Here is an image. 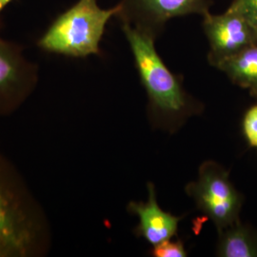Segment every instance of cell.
Listing matches in <instances>:
<instances>
[{
  "instance_id": "obj_12",
  "label": "cell",
  "mask_w": 257,
  "mask_h": 257,
  "mask_svg": "<svg viewBox=\"0 0 257 257\" xmlns=\"http://www.w3.org/2000/svg\"><path fill=\"white\" fill-rule=\"evenodd\" d=\"M242 131L250 147L257 149V104L251 106L243 117Z\"/></svg>"
},
{
  "instance_id": "obj_14",
  "label": "cell",
  "mask_w": 257,
  "mask_h": 257,
  "mask_svg": "<svg viewBox=\"0 0 257 257\" xmlns=\"http://www.w3.org/2000/svg\"><path fill=\"white\" fill-rule=\"evenodd\" d=\"M12 1H14V0H0V16H1L3 10L5 9Z\"/></svg>"
},
{
  "instance_id": "obj_7",
  "label": "cell",
  "mask_w": 257,
  "mask_h": 257,
  "mask_svg": "<svg viewBox=\"0 0 257 257\" xmlns=\"http://www.w3.org/2000/svg\"><path fill=\"white\" fill-rule=\"evenodd\" d=\"M204 35L209 44L208 61L216 67L245 48L257 43V32L231 4L221 14L211 11L202 17Z\"/></svg>"
},
{
  "instance_id": "obj_13",
  "label": "cell",
  "mask_w": 257,
  "mask_h": 257,
  "mask_svg": "<svg viewBox=\"0 0 257 257\" xmlns=\"http://www.w3.org/2000/svg\"><path fill=\"white\" fill-rule=\"evenodd\" d=\"M230 4L248 19L257 32V0H232Z\"/></svg>"
},
{
  "instance_id": "obj_10",
  "label": "cell",
  "mask_w": 257,
  "mask_h": 257,
  "mask_svg": "<svg viewBox=\"0 0 257 257\" xmlns=\"http://www.w3.org/2000/svg\"><path fill=\"white\" fill-rule=\"evenodd\" d=\"M216 255L257 257V233L240 221L218 231Z\"/></svg>"
},
{
  "instance_id": "obj_1",
  "label": "cell",
  "mask_w": 257,
  "mask_h": 257,
  "mask_svg": "<svg viewBox=\"0 0 257 257\" xmlns=\"http://www.w3.org/2000/svg\"><path fill=\"white\" fill-rule=\"evenodd\" d=\"M52 247L46 211L0 149V257H46Z\"/></svg>"
},
{
  "instance_id": "obj_3",
  "label": "cell",
  "mask_w": 257,
  "mask_h": 257,
  "mask_svg": "<svg viewBox=\"0 0 257 257\" xmlns=\"http://www.w3.org/2000/svg\"><path fill=\"white\" fill-rule=\"evenodd\" d=\"M119 12L118 3L104 9L97 0H77L54 19L37 46L49 54L73 58L99 55L106 27Z\"/></svg>"
},
{
  "instance_id": "obj_4",
  "label": "cell",
  "mask_w": 257,
  "mask_h": 257,
  "mask_svg": "<svg viewBox=\"0 0 257 257\" xmlns=\"http://www.w3.org/2000/svg\"><path fill=\"white\" fill-rule=\"evenodd\" d=\"M186 193L218 231L238 222L242 195L231 183L229 172L215 161L200 166L197 179L187 185Z\"/></svg>"
},
{
  "instance_id": "obj_5",
  "label": "cell",
  "mask_w": 257,
  "mask_h": 257,
  "mask_svg": "<svg viewBox=\"0 0 257 257\" xmlns=\"http://www.w3.org/2000/svg\"><path fill=\"white\" fill-rule=\"evenodd\" d=\"M39 67L24 54V47L0 37V118L20 110L36 92Z\"/></svg>"
},
{
  "instance_id": "obj_6",
  "label": "cell",
  "mask_w": 257,
  "mask_h": 257,
  "mask_svg": "<svg viewBox=\"0 0 257 257\" xmlns=\"http://www.w3.org/2000/svg\"><path fill=\"white\" fill-rule=\"evenodd\" d=\"M116 19L156 39L169 21L188 16H201L211 11L212 0H119Z\"/></svg>"
},
{
  "instance_id": "obj_9",
  "label": "cell",
  "mask_w": 257,
  "mask_h": 257,
  "mask_svg": "<svg viewBox=\"0 0 257 257\" xmlns=\"http://www.w3.org/2000/svg\"><path fill=\"white\" fill-rule=\"evenodd\" d=\"M215 68L233 84L257 97V43L223 60Z\"/></svg>"
},
{
  "instance_id": "obj_2",
  "label": "cell",
  "mask_w": 257,
  "mask_h": 257,
  "mask_svg": "<svg viewBox=\"0 0 257 257\" xmlns=\"http://www.w3.org/2000/svg\"><path fill=\"white\" fill-rule=\"evenodd\" d=\"M121 31L128 42L156 123L167 128H176L197 113V102L186 92L181 79L158 54L156 37L125 23H121Z\"/></svg>"
},
{
  "instance_id": "obj_8",
  "label": "cell",
  "mask_w": 257,
  "mask_h": 257,
  "mask_svg": "<svg viewBox=\"0 0 257 257\" xmlns=\"http://www.w3.org/2000/svg\"><path fill=\"white\" fill-rule=\"evenodd\" d=\"M148 192L147 202L132 201L127 209L130 213L138 216V225L135 231L138 237H143L152 246H156L175 236L182 217L163 211L158 206L153 184H148Z\"/></svg>"
},
{
  "instance_id": "obj_11",
  "label": "cell",
  "mask_w": 257,
  "mask_h": 257,
  "mask_svg": "<svg viewBox=\"0 0 257 257\" xmlns=\"http://www.w3.org/2000/svg\"><path fill=\"white\" fill-rule=\"evenodd\" d=\"M172 239L166 240L156 246H153L152 255L155 257L187 256V251L183 243L180 240L173 241Z\"/></svg>"
}]
</instances>
